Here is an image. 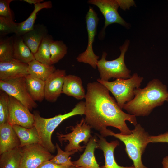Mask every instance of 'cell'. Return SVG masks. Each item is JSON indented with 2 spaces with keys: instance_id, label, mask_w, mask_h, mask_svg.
I'll return each mask as SVG.
<instances>
[{
  "instance_id": "33",
  "label": "cell",
  "mask_w": 168,
  "mask_h": 168,
  "mask_svg": "<svg viewBox=\"0 0 168 168\" xmlns=\"http://www.w3.org/2000/svg\"><path fill=\"white\" fill-rule=\"evenodd\" d=\"M150 143H168V131L163 134L156 136H150L149 139Z\"/></svg>"
},
{
  "instance_id": "18",
  "label": "cell",
  "mask_w": 168,
  "mask_h": 168,
  "mask_svg": "<svg viewBox=\"0 0 168 168\" xmlns=\"http://www.w3.org/2000/svg\"><path fill=\"white\" fill-rule=\"evenodd\" d=\"M62 93L77 100L85 98L86 94L81 79L74 75H66L63 84Z\"/></svg>"
},
{
  "instance_id": "16",
  "label": "cell",
  "mask_w": 168,
  "mask_h": 168,
  "mask_svg": "<svg viewBox=\"0 0 168 168\" xmlns=\"http://www.w3.org/2000/svg\"><path fill=\"white\" fill-rule=\"evenodd\" d=\"M99 138L97 142L98 147L103 152L105 158V165L101 168H135L134 166L128 167L121 166L116 162L114 156V150L119 145L118 140H114L108 142L106 139L101 135L97 134Z\"/></svg>"
},
{
  "instance_id": "6",
  "label": "cell",
  "mask_w": 168,
  "mask_h": 168,
  "mask_svg": "<svg viewBox=\"0 0 168 168\" xmlns=\"http://www.w3.org/2000/svg\"><path fill=\"white\" fill-rule=\"evenodd\" d=\"M143 79L142 77L134 73L130 78L127 79H116L111 82L100 79H98L97 80L112 93L118 104L122 109L126 103L133 99L134 90L139 88Z\"/></svg>"
},
{
  "instance_id": "2",
  "label": "cell",
  "mask_w": 168,
  "mask_h": 168,
  "mask_svg": "<svg viewBox=\"0 0 168 168\" xmlns=\"http://www.w3.org/2000/svg\"><path fill=\"white\" fill-rule=\"evenodd\" d=\"M134 95L133 99L126 103L123 109L136 117L147 116L154 108L168 101L167 86L157 79L149 81L143 89H136Z\"/></svg>"
},
{
  "instance_id": "11",
  "label": "cell",
  "mask_w": 168,
  "mask_h": 168,
  "mask_svg": "<svg viewBox=\"0 0 168 168\" xmlns=\"http://www.w3.org/2000/svg\"><path fill=\"white\" fill-rule=\"evenodd\" d=\"M88 3L97 6L105 18L104 25L100 33V38L104 37L105 30L110 24L118 23L126 28H129V24L118 12L119 5L117 0H89Z\"/></svg>"
},
{
  "instance_id": "22",
  "label": "cell",
  "mask_w": 168,
  "mask_h": 168,
  "mask_svg": "<svg viewBox=\"0 0 168 168\" xmlns=\"http://www.w3.org/2000/svg\"><path fill=\"white\" fill-rule=\"evenodd\" d=\"M13 58L28 63L35 59L34 54L25 43L22 36H13Z\"/></svg>"
},
{
  "instance_id": "8",
  "label": "cell",
  "mask_w": 168,
  "mask_h": 168,
  "mask_svg": "<svg viewBox=\"0 0 168 168\" xmlns=\"http://www.w3.org/2000/svg\"><path fill=\"white\" fill-rule=\"evenodd\" d=\"M99 20L97 13L93 8L90 7L86 16L88 36L87 47L86 50L80 54L76 58L77 61L88 64L94 69L97 67L99 58V56L95 54L93 49Z\"/></svg>"
},
{
  "instance_id": "4",
  "label": "cell",
  "mask_w": 168,
  "mask_h": 168,
  "mask_svg": "<svg viewBox=\"0 0 168 168\" xmlns=\"http://www.w3.org/2000/svg\"><path fill=\"white\" fill-rule=\"evenodd\" d=\"M85 102L81 101L77 103L70 112L59 114L53 117L45 118L41 117L39 112H33L34 126L36 128L40 138V144L50 152L53 153L56 147L51 140L52 134L55 128L65 119L77 115H84Z\"/></svg>"
},
{
  "instance_id": "13",
  "label": "cell",
  "mask_w": 168,
  "mask_h": 168,
  "mask_svg": "<svg viewBox=\"0 0 168 168\" xmlns=\"http://www.w3.org/2000/svg\"><path fill=\"white\" fill-rule=\"evenodd\" d=\"M66 75L65 70L58 69L45 81L44 98L47 101L50 102L56 101L62 93Z\"/></svg>"
},
{
  "instance_id": "20",
  "label": "cell",
  "mask_w": 168,
  "mask_h": 168,
  "mask_svg": "<svg viewBox=\"0 0 168 168\" xmlns=\"http://www.w3.org/2000/svg\"><path fill=\"white\" fill-rule=\"evenodd\" d=\"M51 1H47L34 5V9L29 16L25 21L18 23L15 35L22 36L26 33L31 30L34 27L38 12L43 9H50L52 7Z\"/></svg>"
},
{
  "instance_id": "7",
  "label": "cell",
  "mask_w": 168,
  "mask_h": 168,
  "mask_svg": "<svg viewBox=\"0 0 168 168\" xmlns=\"http://www.w3.org/2000/svg\"><path fill=\"white\" fill-rule=\"evenodd\" d=\"M70 128L72 132L69 133H57L58 140L61 143L63 142L68 141V143L65 148V152L75 153L78 151H82L86 146H81L80 143L83 142L85 145L87 144L91 137V128L84 118L75 126H70Z\"/></svg>"
},
{
  "instance_id": "26",
  "label": "cell",
  "mask_w": 168,
  "mask_h": 168,
  "mask_svg": "<svg viewBox=\"0 0 168 168\" xmlns=\"http://www.w3.org/2000/svg\"><path fill=\"white\" fill-rule=\"evenodd\" d=\"M53 40L52 36L48 34L44 37L37 51L34 54L35 60L44 64L52 65L50 45Z\"/></svg>"
},
{
  "instance_id": "1",
  "label": "cell",
  "mask_w": 168,
  "mask_h": 168,
  "mask_svg": "<svg viewBox=\"0 0 168 168\" xmlns=\"http://www.w3.org/2000/svg\"><path fill=\"white\" fill-rule=\"evenodd\" d=\"M109 91L98 82L88 83L85 99L84 115L86 123L91 128L100 132L107 126L115 127L124 135L131 134L126 121L135 126L137 124L136 116L123 111Z\"/></svg>"
},
{
  "instance_id": "23",
  "label": "cell",
  "mask_w": 168,
  "mask_h": 168,
  "mask_svg": "<svg viewBox=\"0 0 168 168\" xmlns=\"http://www.w3.org/2000/svg\"><path fill=\"white\" fill-rule=\"evenodd\" d=\"M12 126L19 139V147L33 144H40L39 136L34 126L29 128L16 125Z\"/></svg>"
},
{
  "instance_id": "38",
  "label": "cell",
  "mask_w": 168,
  "mask_h": 168,
  "mask_svg": "<svg viewBox=\"0 0 168 168\" xmlns=\"http://www.w3.org/2000/svg\"><path fill=\"white\" fill-rule=\"evenodd\" d=\"M70 168H85L83 167H76L74 166H72Z\"/></svg>"
},
{
  "instance_id": "10",
  "label": "cell",
  "mask_w": 168,
  "mask_h": 168,
  "mask_svg": "<svg viewBox=\"0 0 168 168\" xmlns=\"http://www.w3.org/2000/svg\"><path fill=\"white\" fill-rule=\"evenodd\" d=\"M21 160L20 168H37L54 156L39 143L19 147Z\"/></svg>"
},
{
  "instance_id": "28",
  "label": "cell",
  "mask_w": 168,
  "mask_h": 168,
  "mask_svg": "<svg viewBox=\"0 0 168 168\" xmlns=\"http://www.w3.org/2000/svg\"><path fill=\"white\" fill-rule=\"evenodd\" d=\"M0 37V62L9 60L13 58V36Z\"/></svg>"
},
{
  "instance_id": "12",
  "label": "cell",
  "mask_w": 168,
  "mask_h": 168,
  "mask_svg": "<svg viewBox=\"0 0 168 168\" xmlns=\"http://www.w3.org/2000/svg\"><path fill=\"white\" fill-rule=\"evenodd\" d=\"M8 122L11 125H16L26 128L34 126V116L30 110L21 102L9 96Z\"/></svg>"
},
{
  "instance_id": "24",
  "label": "cell",
  "mask_w": 168,
  "mask_h": 168,
  "mask_svg": "<svg viewBox=\"0 0 168 168\" xmlns=\"http://www.w3.org/2000/svg\"><path fill=\"white\" fill-rule=\"evenodd\" d=\"M28 64V74L44 81L56 69L53 65L43 63L35 59L29 63Z\"/></svg>"
},
{
  "instance_id": "32",
  "label": "cell",
  "mask_w": 168,
  "mask_h": 168,
  "mask_svg": "<svg viewBox=\"0 0 168 168\" xmlns=\"http://www.w3.org/2000/svg\"><path fill=\"white\" fill-rule=\"evenodd\" d=\"M13 0H0V16L12 20V16L9 5Z\"/></svg>"
},
{
  "instance_id": "37",
  "label": "cell",
  "mask_w": 168,
  "mask_h": 168,
  "mask_svg": "<svg viewBox=\"0 0 168 168\" xmlns=\"http://www.w3.org/2000/svg\"><path fill=\"white\" fill-rule=\"evenodd\" d=\"M162 163L163 168H168V156H166L164 157Z\"/></svg>"
},
{
  "instance_id": "3",
  "label": "cell",
  "mask_w": 168,
  "mask_h": 168,
  "mask_svg": "<svg viewBox=\"0 0 168 168\" xmlns=\"http://www.w3.org/2000/svg\"><path fill=\"white\" fill-rule=\"evenodd\" d=\"M100 133L103 137L113 136L122 142L125 145L126 152L133 161L135 168H148L143 164L142 157L149 143L150 135L140 124H137L129 134L116 133L107 128Z\"/></svg>"
},
{
  "instance_id": "25",
  "label": "cell",
  "mask_w": 168,
  "mask_h": 168,
  "mask_svg": "<svg viewBox=\"0 0 168 168\" xmlns=\"http://www.w3.org/2000/svg\"><path fill=\"white\" fill-rule=\"evenodd\" d=\"M21 156L19 147L0 155V168H20Z\"/></svg>"
},
{
  "instance_id": "9",
  "label": "cell",
  "mask_w": 168,
  "mask_h": 168,
  "mask_svg": "<svg viewBox=\"0 0 168 168\" xmlns=\"http://www.w3.org/2000/svg\"><path fill=\"white\" fill-rule=\"evenodd\" d=\"M0 89L20 101L30 111L37 107L29 93L24 77L7 80H0Z\"/></svg>"
},
{
  "instance_id": "17",
  "label": "cell",
  "mask_w": 168,
  "mask_h": 168,
  "mask_svg": "<svg viewBox=\"0 0 168 168\" xmlns=\"http://www.w3.org/2000/svg\"><path fill=\"white\" fill-rule=\"evenodd\" d=\"M97 140L96 137H91L82 154L78 160L72 161L74 166L85 168H101L97 163L94 154L95 149L98 147Z\"/></svg>"
},
{
  "instance_id": "35",
  "label": "cell",
  "mask_w": 168,
  "mask_h": 168,
  "mask_svg": "<svg viewBox=\"0 0 168 168\" xmlns=\"http://www.w3.org/2000/svg\"><path fill=\"white\" fill-rule=\"evenodd\" d=\"M119 7L123 10L128 9L131 6H133L134 2L133 0H117Z\"/></svg>"
},
{
  "instance_id": "21",
  "label": "cell",
  "mask_w": 168,
  "mask_h": 168,
  "mask_svg": "<svg viewBox=\"0 0 168 168\" xmlns=\"http://www.w3.org/2000/svg\"><path fill=\"white\" fill-rule=\"evenodd\" d=\"M24 77L27 89L33 100L35 102H42L44 98L45 81L30 74Z\"/></svg>"
},
{
  "instance_id": "29",
  "label": "cell",
  "mask_w": 168,
  "mask_h": 168,
  "mask_svg": "<svg viewBox=\"0 0 168 168\" xmlns=\"http://www.w3.org/2000/svg\"><path fill=\"white\" fill-rule=\"evenodd\" d=\"M55 147L57 150V154L49 161L58 165L73 166L71 160V157L69 156L75 153L72 152H67L63 151L57 143H56Z\"/></svg>"
},
{
  "instance_id": "14",
  "label": "cell",
  "mask_w": 168,
  "mask_h": 168,
  "mask_svg": "<svg viewBox=\"0 0 168 168\" xmlns=\"http://www.w3.org/2000/svg\"><path fill=\"white\" fill-rule=\"evenodd\" d=\"M28 64L14 58L0 62V80H7L21 77L28 74Z\"/></svg>"
},
{
  "instance_id": "5",
  "label": "cell",
  "mask_w": 168,
  "mask_h": 168,
  "mask_svg": "<svg viewBox=\"0 0 168 168\" xmlns=\"http://www.w3.org/2000/svg\"><path fill=\"white\" fill-rule=\"evenodd\" d=\"M128 40L119 47L120 54L115 59L107 60V54L103 52L101 59L98 61L97 67L100 73V79L108 81L111 78L127 79L130 78L131 71L126 67L124 62V56L129 45Z\"/></svg>"
},
{
  "instance_id": "36",
  "label": "cell",
  "mask_w": 168,
  "mask_h": 168,
  "mask_svg": "<svg viewBox=\"0 0 168 168\" xmlns=\"http://www.w3.org/2000/svg\"><path fill=\"white\" fill-rule=\"evenodd\" d=\"M20 1H23L29 4H33L34 5L44 1L43 0H20Z\"/></svg>"
},
{
  "instance_id": "15",
  "label": "cell",
  "mask_w": 168,
  "mask_h": 168,
  "mask_svg": "<svg viewBox=\"0 0 168 168\" xmlns=\"http://www.w3.org/2000/svg\"><path fill=\"white\" fill-rule=\"evenodd\" d=\"M19 139L8 122L0 124V154L19 147Z\"/></svg>"
},
{
  "instance_id": "30",
  "label": "cell",
  "mask_w": 168,
  "mask_h": 168,
  "mask_svg": "<svg viewBox=\"0 0 168 168\" xmlns=\"http://www.w3.org/2000/svg\"><path fill=\"white\" fill-rule=\"evenodd\" d=\"M9 96L5 91H0V124L8 122Z\"/></svg>"
},
{
  "instance_id": "31",
  "label": "cell",
  "mask_w": 168,
  "mask_h": 168,
  "mask_svg": "<svg viewBox=\"0 0 168 168\" xmlns=\"http://www.w3.org/2000/svg\"><path fill=\"white\" fill-rule=\"evenodd\" d=\"M18 23L3 17L0 16V35L4 36L9 34L16 33Z\"/></svg>"
},
{
  "instance_id": "19",
  "label": "cell",
  "mask_w": 168,
  "mask_h": 168,
  "mask_svg": "<svg viewBox=\"0 0 168 168\" xmlns=\"http://www.w3.org/2000/svg\"><path fill=\"white\" fill-rule=\"evenodd\" d=\"M48 34L46 26L43 24H35L33 29L22 37L26 44L34 54L44 37Z\"/></svg>"
},
{
  "instance_id": "34",
  "label": "cell",
  "mask_w": 168,
  "mask_h": 168,
  "mask_svg": "<svg viewBox=\"0 0 168 168\" xmlns=\"http://www.w3.org/2000/svg\"><path fill=\"white\" fill-rule=\"evenodd\" d=\"M72 166L58 165L48 161L41 164L37 168H70Z\"/></svg>"
},
{
  "instance_id": "27",
  "label": "cell",
  "mask_w": 168,
  "mask_h": 168,
  "mask_svg": "<svg viewBox=\"0 0 168 168\" xmlns=\"http://www.w3.org/2000/svg\"><path fill=\"white\" fill-rule=\"evenodd\" d=\"M50 48L52 65L58 63L67 53V47L62 41L53 40L50 43Z\"/></svg>"
}]
</instances>
